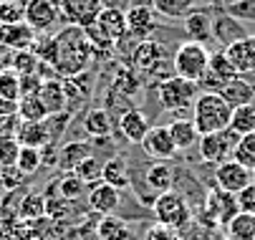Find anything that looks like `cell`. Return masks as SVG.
Masks as SVG:
<instances>
[{
    "mask_svg": "<svg viewBox=\"0 0 255 240\" xmlns=\"http://www.w3.org/2000/svg\"><path fill=\"white\" fill-rule=\"evenodd\" d=\"M56 58H53V68L61 79H71L84 74V68L89 66L91 56H96L86 30L79 25H63L56 36Z\"/></svg>",
    "mask_w": 255,
    "mask_h": 240,
    "instance_id": "1",
    "label": "cell"
},
{
    "mask_svg": "<svg viewBox=\"0 0 255 240\" xmlns=\"http://www.w3.org/2000/svg\"><path fill=\"white\" fill-rule=\"evenodd\" d=\"M129 68L141 81L157 79V84H159V81L174 76V71H172V56H169L167 46L154 41V38H147V41L136 43L134 53L129 56Z\"/></svg>",
    "mask_w": 255,
    "mask_h": 240,
    "instance_id": "2",
    "label": "cell"
},
{
    "mask_svg": "<svg viewBox=\"0 0 255 240\" xmlns=\"http://www.w3.org/2000/svg\"><path fill=\"white\" fill-rule=\"evenodd\" d=\"M230 117H233V109L228 107V101L220 94H200L192 104V121L200 136L228 129Z\"/></svg>",
    "mask_w": 255,
    "mask_h": 240,
    "instance_id": "3",
    "label": "cell"
},
{
    "mask_svg": "<svg viewBox=\"0 0 255 240\" xmlns=\"http://www.w3.org/2000/svg\"><path fill=\"white\" fill-rule=\"evenodd\" d=\"M210 53H212V51H210L207 46L195 43V41L179 43V46L174 48V53H172V71H174V76L197 84V81L202 79V74L207 71Z\"/></svg>",
    "mask_w": 255,
    "mask_h": 240,
    "instance_id": "4",
    "label": "cell"
},
{
    "mask_svg": "<svg viewBox=\"0 0 255 240\" xmlns=\"http://www.w3.org/2000/svg\"><path fill=\"white\" fill-rule=\"evenodd\" d=\"M197 96H200L197 84L185 81V79H179V76H169V79H164V81L157 84V101H159V107L164 112H172V114L192 109Z\"/></svg>",
    "mask_w": 255,
    "mask_h": 240,
    "instance_id": "5",
    "label": "cell"
},
{
    "mask_svg": "<svg viewBox=\"0 0 255 240\" xmlns=\"http://www.w3.org/2000/svg\"><path fill=\"white\" fill-rule=\"evenodd\" d=\"M152 213H154V220L159 225H167V228H174V230L187 228L190 220H192V210H190L187 200L174 190L157 195V200L152 205Z\"/></svg>",
    "mask_w": 255,
    "mask_h": 240,
    "instance_id": "6",
    "label": "cell"
},
{
    "mask_svg": "<svg viewBox=\"0 0 255 240\" xmlns=\"http://www.w3.org/2000/svg\"><path fill=\"white\" fill-rule=\"evenodd\" d=\"M240 136L228 126L223 131H212V134H202L200 142H197V152H200V159L207 162V164H223L228 159H233V152H235V144H238Z\"/></svg>",
    "mask_w": 255,
    "mask_h": 240,
    "instance_id": "7",
    "label": "cell"
},
{
    "mask_svg": "<svg viewBox=\"0 0 255 240\" xmlns=\"http://www.w3.org/2000/svg\"><path fill=\"white\" fill-rule=\"evenodd\" d=\"M235 76H240V74L235 71V66L230 63L228 53L223 48L220 51H212L210 53V63H207V71L197 81V89H200V94H220L223 86L228 81H233Z\"/></svg>",
    "mask_w": 255,
    "mask_h": 240,
    "instance_id": "8",
    "label": "cell"
},
{
    "mask_svg": "<svg viewBox=\"0 0 255 240\" xmlns=\"http://www.w3.org/2000/svg\"><path fill=\"white\" fill-rule=\"evenodd\" d=\"M127 15V33L134 41H147L152 33H157V13L152 8V0H131V5L124 10Z\"/></svg>",
    "mask_w": 255,
    "mask_h": 240,
    "instance_id": "9",
    "label": "cell"
},
{
    "mask_svg": "<svg viewBox=\"0 0 255 240\" xmlns=\"http://www.w3.org/2000/svg\"><path fill=\"white\" fill-rule=\"evenodd\" d=\"M35 33H51L61 20L58 0H25V18H23Z\"/></svg>",
    "mask_w": 255,
    "mask_h": 240,
    "instance_id": "10",
    "label": "cell"
},
{
    "mask_svg": "<svg viewBox=\"0 0 255 240\" xmlns=\"http://www.w3.org/2000/svg\"><path fill=\"white\" fill-rule=\"evenodd\" d=\"M141 149L154 162H169L179 152L174 139H172V134H169V126H162V124L149 126V131L144 134V139H141Z\"/></svg>",
    "mask_w": 255,
    "mask_h": 240,
    "instance_id": "11",
    "label": "cell"
},
{
    "mask_svg": "<svg viewBox=\"0 0 255 240\" xmlns=\"http://www.w3.org/2000/svg\"><path fill=\"white\" fill-rule=\"evenodd\" d=\"M248 36V28L243 25V20H238L235 15H230L223 8H215V18H212V41L220 46L223 51L233 43H238L240 38Z\"/></svg>",
    "mask_w": 255,
    "mask_h": 240,
    "instance_id": "12",
    "label": "cell"
},
{
    "mask_svg": "<svg viewBox=\"0 0 255 240\" xmlns=\"http://www.w3.org/2000/svg\"><path fill=\"white\" fill-rule=\"evenodd\" d=\"M212 18H215V8L212 5L192 8L185 18H182V28H185V33H187V41L207 46L212 41Z\"/></svg>",
    "mask_w": 255,
    "mask_h": 240,
    "instance_id": "13",
    "label": "cell"
},
{
    "mask_svg": "<svg viewBox=\"0 0 255 240\" xmlns=\"http://www.w3.org/2000/svg\"><path fill=\"white\" fill-rule=\"evenodd\" d=\"M250 182H253L250 169L243 167V164L235 162V159H228V162H223V164L215 167V185H217V190H223V192L238 195V192L245 190Z\"/></svg>",
    "mask_w": 255,
    "mask_h": 240,
    "instance_id": "14",
    "label": "cell"
},
{
    "mask_svg": "<svg viewBox=\"0 0 255 240\" xmlns=\"http://www.w3.org/2000/svg\"><path fill=\"white\" fill-rule=\"evenodd\" d=\"M58 8L66 25H79V28L94 25L101 13L99 0H58Z\"/></svg>",
    "mask_w": 255,
    "mask_h": 240,
    "instance_id": "15",
    "label": "cell"
},
{
    "mask_svg": "<svg viewBox=\"0 0 255 240\" xmlns=\"http://www.w3.org/2000/svg\"><path fill=\"white\" fill-rule=\"evenodd\" d=\"M89 210L99 218H106V215H117L119 210V205H122V192L112 185H106V182H96L89 187Z\"/></svg>",
    "mask_w": 255,
    "mask_h": 240,
    "instance_id": "16",
    "label": "cell"
},
{
    "mask_svg": "<svg viewBox=\"0 0 255 240\" xmlns=\"http://www.w3.org/2000/svg\"><path fill=\"white\" fill-rule=\"evenodd\" d=\"M35 33L25 20L23 23H8L0 25V46H5L8 51H30L35 43Z\"/></svg>",
    "mask_w": 255,
    "mask_h": 240,
    "instance_id": "17",
    "label": "cell"
},
{
    "mask_svg": "<svg viewBox=\"0 0 255 240\" xmlns=\"http://www.w3.org/2000/svg\"><path fill=\"white\" fill-rule=\"evenodd\" d=\"M230 63L235 66V71L243 76L248 71H255V33H248L245 38L225 48Z\"/></svg>",
    "mask_w": 255,
    "mask_h": 240,
    "instance_id": "18",
    "label": "cell"
},
{
    "mask_svg": "<svg viewBox=\"0 0 255 240\" xmlns=\"http://www.w3.org/2000/svg\"><path fill=\"white\" fill-rule=\"evenodd\" d=\"M119 131L124 134V139L129 144H141L144 134L149 131V117L141 109H127L119 117Z\"/></svg>",
    "mask_w": 255,
    "mask_h": 240,
    "instance_id": "19",
    "label": "cell"
},
{
    "mask_svg": "<svg viewBox=\"0 0 255 240\" xmlns=\"http://www.w3.org/2000/svg\"><path fill=\"white\" fill-rule=\"evenodd\" d=\"M38 96L43 101V107L48 114H61V112H68V96H66V86H63V79H48L41 84L38 89Z\"/></svg>",
    "mask_w": 255,
    "mask_h": 240,
    "instance_id": "20",
    "label": "cell"
},
{
    "mask_svg": "<svg viewBox=\"0 0 255 240\" xmlns=\"http://www.w3.org/2000/svg\"><path fill=\"white\" fill-rule=\"evenodd\" d=\"M94 154V147L89 142H81V139H74V142H66L63 147H58V169L61 172H74V169Z\"/></svg>",
    "mask_w": 255,
    "mask_h": 240,
    "instance_id": "21",
    "label": "cell"
},
{
    "mask_svg": "<svg viewBox=\"0 0 255 240\" xmlns=\"http://www.w3.org/2000/svg\"><path fill=\"white\" fill-rule=\"evenodd\" d=\"M207 208L212 213V218L220 223V225H228L240 210H238V200L235 195L230 192H223V190H215L207 195Z\"/></svg>",
    "mask_w": 255,
    "mask_h": 240,
    "instance_id": "22",
    "label": "cell"
},
{
    "mask_svg": "<svg viewBox=\"0 0 255 240\" xmlns=\"http://www.w3.org/2000/svg\"><path fill=\"white\" fill-rule=\"evenodd\" d=\"M144 182L152 190V195L169 192L174 187V169L169 167V162H152L144 169Z\"/></svg>",
    "mask_w": 255,
    "mask_h": 240,
    "instance_id": "23",
    "label": "cell"
},
{
    "mask_svg": "<svg viewBox=\"0 0 255 240\" xmlns=\"http://www.w3.org/2000/svg\"><path fill=\"white\" fill-rule=\"evenodd\" d=\"M101 182H106V185L117 187L119 192L131 187L129 167H127V162H124V157H122V154H117V157H109V159L104 162V169H101Z\"/></svg>",
    "mask_w": 255,
    "mask_h": 240,
    "instance_id": "24",
    "label": "cell"
},
{
    "mask_svg": "<svg viewBox=\"0 0 255 240\" xmlns=\"http://www.w3.org/2000/svg\"><path fill=\"white\" fill-rule=\"evenodd\" d=\"M15 139L20 147H35L41 149L51 142L48 136V129H46V121H20L18 129H15Z\"/></svg>",
    "mask_w": 255,
    "mask_h": 240,
    "instance_id": "25",
    "label": "cell"
},
{
    "mask_svg": "<svg viewBox=\"0 0 255 240\" xmlns=\"http://www.w3.org/2000/svg\"><path fill=\"white\" fill-rule=\"evenodd\" d=\"M169 134H172V139H174V144H177L179 152H187V149H192L200 142V131H197L195 121L192 119H185V117H177L169 124Z\"/></svg>",
    "mask_w": 255,
    "mask_h": 240,
    "instance_id": "26",
    "label": "cell"
},
{
    "mask_svg": "<svg viewBox=\"0 0 255 240\" xmlns=\"http://www.w3.org/2000/svg\"><path fill=\"white\" fill-rule=\"evenodd\" d=\"M220 96L228 101L230 109H238V107H245V104H253L255 101V94H253V89L248 86V81L243 76H235L233 81H228L223 86Z\"/></svg>",
    "mask_w": 255,
    "mask_h": 240,
    "instance_id": "27",
    "label": "cell"
},
{
    "mask_svg": "<svg viewBox=\"0 0 255 240\" xmlns=\"http://www.w3.org/2000/svg\"><path fill=\"white\" fill-rule=\"evenodd\" d=\"M84 131L94 139H101V136H109L112 134V117H109L106 109L96 107V109H89L84 114Z\"/></svg>",
    "mask_w": 255,
    "mask_h": 240,
    "instance_id": "28",
    "label": "cell"
},
{
    "mask_svg": "<svg viewBox=\"0 0 255 240\" xmlns=\"http://www.w3.org/2000/svg\"><path fill=\"white\" fill-rule=\"evenodd\" d=\"M96 238L99 240H129L131 233H129V225L124 223V218L106 215V218H99Z\"/></svg>",
    "mask_w": 255,
    "mask_h": 240,
    "instance_id": "29",
    "label": "cell"
},
{
    "mask_svg": "<svg viewBox=\"0 0 255 240\" xmlns=\"http://www.w3.org/2000/svg\"><path fill=\"white\" fill-rule=\"evenodd\" d=\"M46 215V195L38 192V190H28L23 202H20V210H18V218L30 223V220H38Z\"/></svg>",
    "mask_w": 255,
    "mask_h": 240,
    "instance_id": "30",
    "label": "cell"
},
{
    "mask_svg": "<svg viewBox=\"0 0 255 240\" xmlns=\"http://www.w3.org/2000/svg\"><path fill=\"white\" fill-rule=\"evenodd\" d=\"M152 8L157 15L177 20V18H185L192 8H197V0H152Z\"/></svg>",
    "mask_w": 255,
    "mask_h": 240,
    "instance_id": "31",
    "label": "cell"
},
{
    "mask_svg": "<svg viewBox=\"0 0 255 240\" xmlns=\"http://www.w3.org/2000/svg\"><path fill=\"white\" fill-rule=\"evenodd\" d=\"M18 117H20V121H43L48 117L38 91L20 96V101H18Z\"/></svg>",
    "mask_w": 255,
    "mask_h": 240,
    "instance_id": "32",
    "label": "cell"
},
{
    "mask_svg": "<svg viewBox=\"0 0 255 240\" xmlns=\"http://www.w3.org/2000/svg\"><path fill=\"white\" fill-rule=\"evenodd\" d=\"M0 240H33L30 228L18 215H0Z\"/></svg>",
    "mask_w": 255,
    "mask_h": 240,
    "instance_id": "33",
    "label": "cell"
},
{
    "mask_svg": "<svg viewBox=\"0 0 255 240\" xmlns=\"http://www.w3.org/2000/svg\"><path fill=\"white\" fill-rule=\"evenodd\" d=\"M225 228L230 240H255V215L250 213H238Z\"/></svg>",
    "mask_w": 255,
    "mask_h": 240,
    "instance_id": "34",
    "label": "cell"
},
{
    "mask_svg": "<svg viewBox=\"0 0 255 240\" xmlns=\"http://www.w3.org/2000/svg\"><path fill=\"white\" fill-rule=\"evenodd\" d=\"M56 190H58L61 197H66L71 202H76L84 195H89V185H84L81 177H76L74 172H61V180L56 182Z\"/></svg>",
    "mask_w": 255,
    "mask_h": 240,
    "instance_id": "35",
    "label": "cell"
},
{
    "mask_svg": "<svg viewBox=\"0 0 255 240\" xmlns=\"http://www.w3.org/2000/svg\"><path fill=\"white\" fill-rule=\"evenodd\" d=\"M230 129H233L238 136L255 131V104H245V107L233 109V117H230Z\"/></svg>",
    "mask_w": 255,
    "mask_h": 240,
    "instance_id": "36",
    "label": "cell"
},
{
    "mask_svg": "<svg viewBox=\"0 0 255 240\" xmlns=\"http://www.w3.org/2000/svg\"><path fill=\"white\" fill-rule=\"evenodd\" d=\"M112 91H114V94H119V91H122V96H124V99H134V96L141 91V79L131 71V68H122V71L117 74V79H114Z\"/></svg>",
    "mask_w": 255,
    "mask_h": 240,
    "instance_id": "37",
    "label": "cell"
},
{
    "mask_svg": "<svg viewBox=\"0 0 255 240\" xmlns=\"http://www.w3.org/2000/svg\"><path fill=\"white\" fill-rule=\"evenodd\" d=\"M233 159L240 162L243 167H248L250 172L255 169V131L250 134H243L238 144H235V152H233Z\"/></svg>",
    "mask_w": 255,
    "mask_h": 240,
    "instance_id": "38",
    "label": "cell"
},
{
    "mask_svg": "<svg viewBox=\"0 0 255 240\" xmlns=\"http://www.w3.org/2000/svg\"><path fill=\"white\" fill-rule=\"evenodd\" d=\"M101 169H104V162H101L96 154H91V157H86V159L74 169V175L81 177V182L91 187V185L101 182Z\"/></svg>",
    "mask_w": 255,
    "mask_h": 240,
    "instance_id": "39",
    "label": "cell"
},
{
    "mask_svg": "<svg viewBox=\"0 0 255 240\" xmlns=\"http://www.w3.org/2000/svg\"><path fill=\"white\" fill-rule=\"evenodd\" d=\"M38 56L33 51H13V58H10V68L20 76H30V74H38Z\"/></svg>",
    "mask_w": 255,
    "mask_h": 240,
    "instance_id": "40",
    "label": "cell"
},
{
    "mask_svg": "<svg viewBox=\"0 0 255 240\" xmlns=\"http://www.w3.org/2000/svg\"><path fill=\"white\" fill-rule=\"evenodd\" d=\"M15 167L20 169L25 177L35 175V172L43 167V164H41V149H35V147H20V154H18Z\"/></svg>",
    "mask_w": 255,
    "mask_h": 240,
    "instance_id": "41",
    "label": "cell"
},
{
    "mask_svg": "<svg viewBox=\"0 0 255 240\" xmlns=\"http://www.w3.org/2000/svg\"><path fill=\"white\" fill-rule=\"evenodd\" d=\"M23 91H20V74H15L13 68L0 74V99H10V101H20Z\"/></svg>",
    "mask_w": 255,
    "mask_h": 240,
    "instance_id": "42",
    "label": "cell"
},
{
    "mask_svg": "<svg viewBox=\"0 0 255 240\" xmlns=\"http://www.w3.org/2000/svg\"><path fill=\"white\" fill-rule=\"evenodd\" d=\"M25 18V0H0V25L23 23Z\"/></svg>",
    "mask_w": 255,
    "mask_h": 240,
    "instance_id": "43",
    "label": "cell"
},
{
    "mask_svg": "<svg viewBox=\"0 0 255 240\" xmlns=\"http://www.w3.org/2000/svg\"><path fill=\"white\" fill-rule=\"evenodd\" d=\"M20 144L15 136H0V167H13L18 162Z\"/></svg>",
    "mask_w": 255,
    "mask_h": 240,
    "instance_id": "44",
    "label": "cell"
},
{
    "mask_svg": "<svg viewBox=\"0 0 255 240\" xmlns=\"http://www.w3.org/2000/svg\"><path fill=\"white\" fill-rule=\"evenodd\" d=\"M43 121H46V129H48L51 142H56L58 136L68 129V124H71V114H68V112H61V114H48Z\"/></svg>",
    "mask_w": 255,
    "mask_h": 240,
    "instance_id": "45",
    "label": "cell"
},
{
    "mask_svg": "<svg viewBox=\"0 0 255 240\" xmlns=\"http://www.w3.org/2000/svg\"><path fill=\"white\" fill-rule=\"evenodd\" d=\"M25 182V175L13 164V167H0V187L5 192L10 190H20V185Z\"/></svg>",
    "mask_w": 255,
    "mask_h": 240,
    "instance_id": "46",
    "label": "cell"
},
{
    "mask_svg": "<svg viewBox=\"0 0 255 240\" xmlns=\"http://www.w3.org/2000/svg\"><path fill=\"white\" fill-rule=\"evenodd\" d=\"M23 197H25V190H10V192H5V197H0V215H18Z\"/></svg>",
    "mask_w": 255,
    "mask_h": 240,
    "instance_id": "47",
    "label": "cell"
},
{
    "mask_svg": "<svg viewBox=\"0 0 255 240\" xmlns=\"http://www.w3.org/2000/svg\"><path fill=\"white\" fill-rule=\"evenodd\" d=\"M228 10L230 15H235L238 20H250L255 23V0H238V3H233L230 8H223Z\"/></svg>",
    "mask_w": 255,
    "mask_h": 240,
    "instance_id": "48",
    "label": "cell"
},
{
    "mask_svg": "<svg viewBox=\"0 0 255 240\" xmlns=\"http://www.w3.org/2000/svg\"><path fill=\"white\" fill-rule=\"evenodd\" d=\"M235 200H238V210H240V213L255 215V182H250L245 190H240V192L235 195Z\"/></svg>",
    "mask_w": 255,
    "mask_h": 240,
    "instance_id": "49",
    "label": "cell"
},
{
    "mask_svg": "<svg viewBox=\"0 0 255 240\" xmlns=\"http://www.w3.org/2000/svg\"><path fill=\"white\" fill-rule=\"evenodd\" d=\"M144 240H182V235H179V230H174V228H167V225L154 223V225L147 230Z\"/></svg>",
    "mask_w": 255,
    "mask_h": 240,
    "instance_id": "50",
    "label": "cell"
},
{
    "mask_svg": "<svg viewBox=\"0 0 255 240\" xmlns=\"http://www.w3.org/2000/svg\"><path fill=\"white\" fill-rule=\"evenodd\" d=\"M20 124V117H0V136H15V129Z\"/></svg>",
    "mask_w": 255,
    "mask_h": 240,
    "instance_id": "51",
    "label": "cell"
},
{
    "mask_svg": "<svg viewBox=\"0 0 255 240\" xmlns=\"http://www.w3.org/2000/svg\"><path fill=\"white\" fill-rule=\"evenodd\" d=\"M18 114V101L0 99V117H15Z\"/></svg>",
    "mask_w": 255,
    "mask_h": 240,
    "instance_id": "52",
    "label": "cell"
},
{
    "mask_svg": "<svg viewBox=\"0 0 255 240\" xmlns=\"http://www.w3.org/2000/svg\"><path fill=\"white\" fill-rule=\"evenodd\" d=\"M101 8H112V10H127L131 5V0H99Z\"/></svg>",
    "mask_w": 255,
    "mask_h": 240,
    "instance_id": "53",
    "label": "cell"
},
{
    "mask_svg": "<svg viewBox=\"0 0 255 240\" xmlns=\"http://www.w3.org/2000/svg\"><path fill=\"white\" fill-rule=\"evenodd\" d=\"M10 58H13V51H8L5 46H0V74L10 68Z\"/></svg>",
    "mask_w": 255,
    "mask_h": 240,
    "instance_id": "54",
    "label": "cell"
},
{
    "mask_svg": "<svg viewBox=\"0 0 255 240\" xmlns=\"http://www.w3.org/2000/svg\"><path fill=\"white\" fill-rule=\"evenodd\" d=\"M243 79L248 81V86L253 89V94H255V71H248V74H243Z\"/></svg>",
    "mask_w": 255,
    "mask_h": 240,
    "instance_id": "55",
    "label": "cell"
},
{
    "mask_svg": "<svg viewBox=\"0 0 255 240\" xmlns=\"http://www.w3.org/2000/svg\"><path fill=\"white\" fill-rule=\"evenodd\" d=\"M250 175H253V182H255V169H253V172H250Z\"/></svg>",
    "mask_w": 255,
    "mask_h": 240,
    "instance_id": "56",
    "label": "cell"
}]
</instances>
